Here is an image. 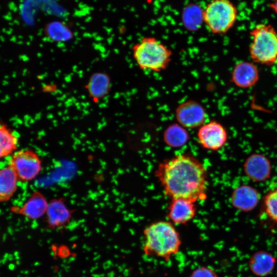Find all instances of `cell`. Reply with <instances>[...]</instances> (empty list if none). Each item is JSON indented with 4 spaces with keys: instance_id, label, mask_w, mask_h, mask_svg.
Wrapping results in <instances>:
<instances>
[{
    "instance_id": "cell-7",
    "label": "cell",
    "mask_w": 277,
    "mask_h": 277,
    "mask_svg": "<svg viewBox=\"0 0 277 277\" xmlns=\"http://www.w3.org/2000/svg\"><path fill=\"white\" fill-rule=\"evenodd\" d=\"M197 138L203 148L215 151L225 145L228 135L226 129L221 123L216 121H210L200 127Z\"/></svg>"
},
{
    "instance_id": "cell-23",
    "label": "cell",
    "mask_w": 277,
    "mask_h": 277,
    "mask_svg": "<svg viewBox=\"0 0 277 277\" xmlns=\"http://www.w3.org/2000/svg\"><path fill=\"white\" fill-rule=\"evenodd\" d=\"M189 277H218V275L212 268L201 266L194 269Z\"/></svg>"
},
{
    "instance_id": "cell-12",
    "label": "cell",
    "mask_w": 277,
    "mask_h": 277,
    "mask_svg": "<svg viewBox=\"0 0 277 277\" xmlns=\"http://www.w3.org/2000/svg\"><path fill=\"white\" fill-rule=\"evenodd\" d=\"M64 198H55L49 203L46 212V222L51 229L65 226L72 217V211L66 205Z\"/></svg>"
},
{
    "instance_id": "cell-19",
    "label": "cell",
    "mask_w": 277,
    "mask_h": 277,
    "mask_svg": "<svg viewBox=\"0 0 277 277\" xmlns=\"http://www.w3.org/2000/svg\"><path fill=\"white\" fill-rule=\"evenodd\" d=\"M189 136L186 128L179 123L169 125L163 133L165 143L171 148H180L188 142Z\"/></svg>"
},
{
    "instance_id": "cell-18",
    "label": "cell",
    "mask_w": 277,
    "mask_h": 277,
    "mask_svg": "<svg viewBox=\"0 0 277 277\" xmlns=\"http://www.w3.org/2000/svg\"><path fill=\"white\" fill-rule=\"evenodd\" d=\"M19 145V137L9 126L0 120V160L14 153Z\"/></svg>"
},
{
    "instance_id": "cell-17",
    "label": "cell",
    "mask_w": 277,
    "mask_h": 277,
    "mask_svg": "<svg viewBox=\"0 0 277 277\" xmlns=\"http://www.w3.org/2000/svg\"><path fill=\"white\" fill-rule=\"evenodd\" d=\"M18 181L15 172L9 165L0 168V202L11 200L16 192Z\"/></svg>"
},
{
    "instance_id": "cell-13",
    "label": "cell",
    "mask_w": 277,
    "mask_h": 277,
    "mask_svg": "<svg viewBox=\"0 0 277 277\" xmlns=\"http://www.w3.org/2000/svg\"><path fill=\"white\" fill-rule=\"evenodd\" d=\"M194 202L184 198L171 199L168 207L167 217L171 223L186 224L196 215V207Z\"/></svg>"
},
{
    "instance_id": "cell-22",
    "label": "cell",
    "mask_w": 277,
    "mask_h": 277,
    "mask_svg": "<svg viewBox=\"0 0 277 277\" xmlns=\"http://www.w3.org/2000/svg\"><path fill=\"white\" fill-rule=\"evenodd\" d=\"M262 203V211L271 221L277 223V187L265 194Z\"/></svg>"
},
{
    "instance_id": "cell-21",
    "label": "cell",
    "mask_w": 277,
    "mask_h": 277,
    "mask_svg": "<svg viewBox=\"0 0 277 277\" xmlns=\"http://www.w3.org/2000/svg\"><path fill=\"white\" fill-rule=\"evenodd\" d=\"M182 14V22L185 27L190 31H195L201 26L203 20V10L195 5L187 6Z\"/></svg>"
},
{
    "instance_id": "cell-5",
    "label": "cell",
    "mask_w": 277,
    "mask_h": 277,
    "mask_svg": "<svg viewBox=\"0 0 277 277\" xmlns=\"http://www.w3.org/2000/svg\"><path fill=\"white\" fill-rule=\"evenodd\" d=\"M238 9L230 0H211L203 10V23L215 34H224L234 25Z\"/></svg>"
},
{
    "instance_id": "cell-3",
    "label": "cell",
    "mask_w": 277,
    "mask_h": 277,
    "mask_svg": "<svg viewBox=\"0 0 277 277\" xmlns=\"http://www.w3.org/2000/svg\"><path fill=\"white\" fill-rule=\"evenodd\" d=\"M133 57L142 70L159 72L170 64L172 50L153 36L142 38L132 47Z\"/></svg>"
},
{
    "instance_id": "cell-14",
    "label": "cell",
    "mask_w": 277,
    "mask_h": 277,
    "mask_svg": "<svg viewBox=\"0 0 277 277\" xmlns=\"http://www.w3.org/2000/svg\"><path fill=\"white\" fill-rule=\"evenodd\" d=\"M259 71L252 62H240L234 66L231 75L232 83L241 88H248L255 85L259 80Z\"/></svg>"
},
{
    "instance_id": "cell-15",
    "label": "cell",
    "mask_w": 277,
    "mask_h": 277,
    "mask_svg": "<svg viewBox=\"0 0 277 277\" xmlns=\"http://www.w3.org/2000/svg\"><path fill=\"white\" fill-rule=\"evenodd\" d=\"M111 85L110 76L105 72L98 71L90 76L85 89L91 100L97 103L109 94Z\"/></svg>"
},
{
    "instance_id": "cell-4",
    "label": "cell",
    "mask_w": 277,
    "mask_h": 277,
    "mask_svg": "<svg viewBox=\"0 0 277 277\" xmlns=\"http://www.w3.org/2000/svg\"><path fill=\"white\" fill-rule=\"evenodd\" d=\"M250 56L254 63L270 66L277 62V33L270 24H260L250 31Z\"/></svg>"
},
{
    "instance_id": "cell-1",
    "label": "cell",
    "mask_w": 277,
    "mask_h": 277,
    "mask_svg": "<svg viewBox=\"0 0 277 277\" xmlns=\"http://www.w3.org/2000/svg\"><path fill=\"white\" fill-rule=\"evenodd\" d=\"M154 175L171 199L184 198L195 202L207 198V170L191 154L181 153L163 161Z\"/></svg>"
},
{
    "instance_id": "cell-9",
    "label": "cell",
    "mask_w": 277,
    "mask_h": 277,
    "mask_svg": "<svg viewBox=\"0 0 277 277\" xmlns=\"http://www.w3.org/2000/svg\"><path fill=\"white\" fill-rule=\"evenodd\" d=\"M245 174L252 181L263 182L270 177L272 167L270 159L260 153H253L245 160L243 165Z\"/></svg>"
},
{
    "instance_id": "cell-10",
    "label": "cell",
    "mask_w": 277,
    "mask_h": 277,
    "mask_svg": "<svg viewBox=\"0 0 277 277\" xmlns=\"http://www.w3.org/2000/svg\"><path fill=\"white\" fill-rule=\"evenodd\" d=\"M260 194L254 187L243 184L236 187L232 191L230 201L236 209L248 212L253 210L258 205Z\"/></svg>"
},
{
    "instance_id": "cell-6",
    "label": "cell",
    "mask_w": 277,
    "mask_h": 277,
    "mask_svg": "<svg viewBox=\"0 0 277 277\" xmlns=\"http://www.w3.org/2000/svg\"><path fill=\"white\" fill-rule=\"evenodd\" d=\"M9 165L18 181L22 182L34 180L42 169L41 157L31 149H22L14 152L10 159Z\"/></svg>"
},
{
    "instance_id": "cell-16",
    "label": "cell",
    "mask_w": 277,
    "mask_h": 277,
    "mask_svg": "<svg viewBox=\"0 0 277 277\" xmlns=\"http://www.w3.org/2000/svg\"><path fill=\"white\" fill-rule=\"evenodd\" d=\"M276 263V258L270 252L260 250L253 253L249 258L248 266L255 276L265 277L273 270Z\"/></svg>"
},
{
    "instance_id": "cell-24",
    "label": "cell",
    "mask_w": 277,
    "mask_h": 277,
    "mask_svg": "<svg viewBox=\"0 0 277 277\" xmlns=\"http://www.w3.org/2000/svg\"><path fill=\"white\" fill-rule=\"evenodd\" d=\"M269 8L277 15V0H273L269 4Z\"/></svg>"
},
{
    "instance_id": "cell-8",
    "label": "cell",
    "mask_w": 277,
    "mask_h": 277,
    "mask_svg": "<svg viewBox=\"0 0 277 277\" xmlns=\"http://www.w3.org/2000/svg\"><path fill=\"white\" fill-rule=\"evenodd\" d=\"M175 116L177 123L183 127L194 128L204 124L206 112L199 102L189 100L177 106L175 110Z\"/></svg>"
},
{
    "instance_id": "cell-2",
    "label": "cell",
    "mask_w": 277,
    "mask_h": 277,
    "mask_svg": "<svg viewBox=\"0 0 277 277\" xmlns=\"http://www.w3.org/2000/svg\"><path fill=\"white\" fill-rule=\"evenodd\" d=\"M145 243L143 250L147 256L165 261L177 254L181 246L179 232L172 223L159 221L147 226L143 231Z\"/></svg>"
},
{
    "instance_id": "cell-20",
    "label": "cell",
    "mask_w": 277,
    "mask_h": 277,
    "mask_svg": "<svg viewBox=\"0 0 277 277\" xmlns=\"http://www.w3.org/2000/svg\"><path fill=\"white\" fill-rule=\"evenodd\" d=\"M45 33L49 38L56 42H66L73 37L71 30L66 25L59 22L47 24Z\"/></svg>"
},
{
    "instance_id": "cell-11",
    "label": "cell",
    "mask_w": 277,
    "mask_h": 277,
    "mask_svg": "<svg viewBox=\"0 0 277 277\" xmlns=\"http://www.w3.org/2000/svg\"><path fill=\"white\" fill-rule=\"evenodd\" d=\"M48 205V202L45 196L41 192L36 191L22 206H12L10 211L30 220H37L46 214Z\"/></svg>"
}]
</instances>
